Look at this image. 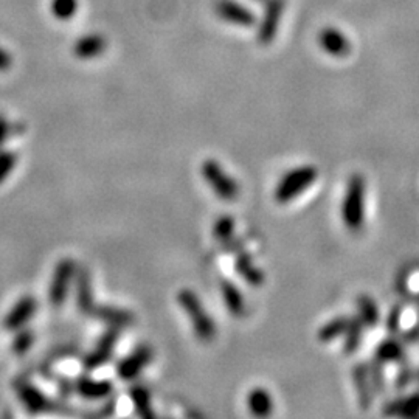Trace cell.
Listing matches in <instances>:
<instances>
[{"label":"cell","instance_id":"obj_1","mask_svg":"<svg viewBox=\"0 0 419 419\" xmlns=\"http://www.w3.org/2000/svg\"><path fill=\"white\" fill-rule=\"evenodd\" d=\"M340 215L346 230L353 233L362 231L367 215V182L359 173L351 174L346 182Z\"/></svg>","mask_w":419,"mask_h":419},{"label":"cell","instance_id":"obj_2","mask_svg":"<svg viewBox=\"0 0 419 419\" xmlns=\"http://www.w3.org/2000/svg\"><path fill=\"white\" fill-rule=\"evenodd\" d=\"M177 303H179L181 309L185 312L186 317L190 318V323L193 328V333L198 340L203 343H210L216 338L218 328L215 320L205 309L202 300L198 293L193 289L183 288L177 292Z\"/></svg>","mask_w":419,"mask_h":419},{"label":"cell","instance_id":"obj_3","mask_svg":"<svg viewBox=\"0 0 419 419\" xmlns=\"http://www.w3.org/2000/svg\"><path fill=\"white\" fill-rule=\"evenodd\" d=\"M318 179V169L314 165H301L289 169L281 176L273 190L276 203L286 205L305 193Z\"/></svg>","mask_w":419,"mask_h":419},{"label":"cell","instance_id":"obj_4","mask_svg":"<svg viewBox=\"0 0 419 419\" xmlns=\"http://www.w3.org/2000/svg\"><path fill=\"white\" fill-rule=\"evenodd\" d=\"M17 399L21 400L24 408L31 415L38 413H70V408L64 404L56 403L47 398L42 391L34 387L31 382L25 379H17L13 383Z\"/></svg>","mask_w":419,"mask_h":419},{"label":"cell","instance_id":"obj_5","mask_svg":"<svg viewBox=\"0 0 419 419\" xmlns=\"http://www.w3.org/2000/svg\"><path fill=\"white\" fill-rule=\"evenodd\" d=\"M201 173L203 181L211 188V191L216 194V198L231 202L236 201L239 196V185L238 182L231 177L222 165L215 158H207L201 166Z\"/></svg>","mask_w":419,"mask_h":419},{"label":"cell","instance_id":"obj_6","mask_svg":"<svg viewBox=\"0 0 419 419\" xmlns=\"http://www.w3.org/2000/svg\"><path fill=\"white\" fill-rule=\"evenodd\" d=\"M78 266L72 258H62L53 269L51 280L49 284V301L53 308H59L69 297L70 286L76 276Z\"/></svg>","mask_w":419,"mask_h":419},{"label":"cell","instance_id":"obj_7","mask_svg":"<svg viewBox=\"0 0 419 419\" xmlns=\"http://www.w3.org/2000/svg\"><path fill=\"white\" fill-rule=\"evenodd\" d=\"M154 359V350L146 343H141L137 348H133V350L126 355V358H123L118 363H117V376L121 380H133L137 379L141 371H143L148 365L153 362Z\"/></svg>","mask_w":419,"mask_h":419},{"label":"cell","instance_id":"obj_8","mask_svg":"<svg viewBox=\"0 0 419 419\" xmlns=\"http://www.w3.org/2000/svg\"><path fill=\"white\" fill-rule=\"evenodd\" d=\"M118 340H120V328L109 326L108 331H106L100 337V340L96 342L94 350L83 359V367L89 371H92L108 363L112 358L115 346H117Z\"/></svg>","mask_w":419,"mask_h":419},{"label":"cell","instance_id":"obj_9","mask_svg":"<svg viewBox=\"0 0 419 419\" xmlns=\"http://www.w3.org/2000/svg\"><path fill=\"white\" fill-rule=\"evenodd\" d=\"M38 311V301L31 296H24L22 298L17 300L13 308L8 311V314L4 318V328L6 331L14 333L17 329L24 328L30 322L31 317L36 314Z\"/></svg>","mask_w":419,"mask_h":419},{"label":"cell","instance_id":"obj_10","mask_svg":"<svg viewBox=\"0 0 419 419\" xmlns=\"http://www.w3.org/2000/svg\"><path fill=\"white\" fill-rule=\"evenodd\" d=\"M353 383H354V390H355V396H358V404L362 412H368L371 404H373V398H374V390L370 380V374H368V365L367 363H355L353 367Z\"/></svg>","mask_w":419,"mask_h":419},{"label":"cell","instance_id":"obj_11","mask_svg":"<svg viewBox=\"0 0 419 419\" xmlns=\"http://www.w3.org/2000/svg\"><path fill=\"white\" fill-rule=\"evenodd\" d=\"M284 10V0H267L266 13L263 17V22L260 25V30H258V41H260L263 46H267L275 39L276 30H278V25L281 21Z\"/></svg>","mask_w":419,"mask_h":419},{"label":"cell","instance_id":"obj_12","mask_svg":"<svg viewBox=\"0 0 419 419\" xmlns=\"http://www.w3.org/2000/svg\"><path fill=\"white\" fill-rule=\"evenodd\" d=\"M75 293H76V306L83 312L84 315L94 314L98 303L94 297V286H92V278L91 273L87 269L81 267V269L76 271L75 276Z\"/></svg>","mask_w":419,"mask_h":419},{"label":"cell","instance_id":"obj_13","mask_svg":"<svg viewBox=\"0 0 419 419\" xmlns=\"http://www.w3.org/2000/svg\"><path fill=\"white\" fill-rule=\"evenodd\" d=\"M235 271L248 286L261 288L264 284L266 276L263 271L255 264L252 255L246 252L243 247L235 252Z\"/></svg>","mask_w":419,"mask_h":419},{"label":"cell","instance_id":"obj_14","mask_svg":"<svg viewBox=\"0 0 419 419\" xmlns=\"http://www.w3.org/2000/svg\"><path fill=\"white\" fill-rule=\"evenodd\" d=\"M216 13L222 21L238 26H253L255 16L251 10H247L244 5H241L235 0H221L216 5Z\"/></svg>","mask_w":419,"mask_h":419},{"label":"cell","instance_id":"obj_15","mask_svg":"<svg viewBox=\"0 0 419 419\" xmlns=\"http://www.w3.org/2000/svg\"><path fill=\"white\" fill-rule=\"evenodd\" d=\"M74 388L79 396L84 399L98 400L111 396L113 391V383L108 379H94L89 376H79L74 382Z\"/></svg>","mask_w":419,"mask_h":419},{"label":"cell","instance_id":"obj_16","mask_svg":"<svg viewBox=\"0 0 419 419\" xmlns=\"http://www.w3.org/2000/svg\"><path fill=\"white\" fill-rule=\"evenodd\" d=\"M92 317L98 318L106 325L120 329L132 326L136 323V315H133L131 311L112 305H96Z\"/></svg>","mask_w":419,"mask_h":419},{"label":"cell","instance_id":"obj_17","mask_svg":"<svg viewBox=\"0 0 419 419\" xmlns=\"http://www.w3.org/2000/svg\"><path fill=\"white\" fill-rule=\"evenodd\" d=\"M318 44L320 47L328 53V55L337 56V58L346 56L351 50V44L345 38V34L340 30L333 29V26L320 31Z\"/></svg>","mask_w":419,"mask_h":419},{"label":"cell","instance_id":"obj_18","mask_svg":"<svg viewBox=\"0 0 419 419\" xmlns=\"http://www.w3.org/2000/svg\"><path fill=\"white\" fill-rule=\"evenodd\" d=\"M108 49V41L100 33H91L79 38L74 46V55L79 59H94Z\"/></svg>","mask_w":419,"mask_h":419},{"label":"cell","instance_id":"obj_19","mask_svg":"<svg viewBox=\"0 0 419 419\" xmlns=\"http://www.w3.org/2000/svg\"><path fill=\"white\" fill-rule=\"evenodd\" d=\"M382 415L393 418H415L419 416V391L405 398H395L382 408Z\"/></svg>","mask_w":419,"mask_h":419},{"label":"cell","instance_id":"obj_20","mask_svg":"<svg viewBox=\"0 0 419 419\" xmlns=\"http://www.w3.org/2000/svg\"><path fill=\"white\" fill-rule=\"evenodd\" d=\"M219 289L222 301H224V305L230 314L233 317H243L246 314V300L241 289L233 281H230L227 278H222L219 281Z\"/></svg>","mask_w":419,"mask_h":419},{"label":"cell","instance_id":"obj_21","mask_svg":"<svg viewBox=\"0 0 419 419\" xmlns=\"http://www.w3.org/2000/svg\"><path fill=\"white\" fill-rule=\"evenodd\" d=\"M246 404L248 412L255 418H267L273 412V399L264 387H255L248 391Z\"/></svg>","mask_w":419,"mask_h":419},{"label":"cell","instance_id":"obj_22","mask_svg":"<svg viewBox=\"0 0 419 419\" xmlns=\"http://www.w3.org/2000/svg\"><path fill=\"white\" fill-rule=\"evenodd\" d=\"M374 359H378L382 363H399L405 359L404 345L395 335L383 338V340L376 346L374 351Z\"/></svg>","mask_w":419,"mask_h":419},{"label":"cell","instance_id":"obj_23","mask_svg":"<svg viewBox=\"0 0 419 419\" xmlns=\"http://www.w3.org/2000/svg\"><path fill=\"white\" fill-rule=\"evenodd\" d=\"M129 398L133 407V412L137 416L143 419H154L156 412L153 408V403H151V393L145 385L140 383H133L129 388Z\"/></svg>","mask_w":419,"mask_h":419},{"label":"cell","instance_id":"obj_24","mask_svg":"<svg viewBox=\"0 0 419 419\" xmlns=\"http://www.w3.org/2000/svg\"><path fill=\"white\" fill-rule=\"evenodd\" d=\"M358 317L362 320L365 328H376L379 323V306L368 293H362L358 297Z\"/></svg>","mask_w":419,"mask_h":419},{"label":"cell","instance_id":"obj_25","mask_svg":"<svg viewBox=\"0 0 419 419\" xmlns=\"http://www.w3.org/2000/svg\"><path fill=\"white\" fill-rule=\"evenodd\" d=\"M348 323H350V317L346 315H338L329 320L325 325L318 328L317 331V340L320 343H331L335 338L343 337Z\"/></svg>","mask_w":419,"mask_h":419},{"label":"cell","instance_id":"obj_26","mask_svg":"<svg viewBox=\"0 0 419 419\" xmlns=\"http://www.w3.org/2000/svg\"><path fill=\"white\" fill-rule=\"evenodd\" d=\"M363 323L358 315L350 317V323H348L346 331L343 334V353L354 354L359 350L363 338Z\"/></svg>","mask_w":419,"mask_h":419},{"label":"cell","instance_id":"obj_27","mask_svg":"<svg viewBox=\"0 0 419 419\" xmlns=\"http://www.w3.org/2000/svg\"><path fill=\"white\" fill-rule=\"evenodd\" d=\"M235 230H236V222L233 216L221 215L215 221V224H213V236H215V239L219 244L224 246L235 238Z\"/></svg>","mask_w":419,"mask_h":419},{"label":"cell","instance_id":"obj_28","mask_svg":"<svg viewBox=\"0 0 419 419\" xmlns=\"http://www.w3.org/2000/svg\"><path fill=\"white\" fill-rule=\"evenodd\" d=\"M34 345V334L31 329L21 328L14 331V337L11 342V351L16 355H22L25 353H29L31 350V346Z\"/></svg>","mask_w":419,"mask_h":419},{"label":"cell","instance_id":"obj_29","mask_svg":"<svg viewBox=\"0 0 419 419\" xmlns=\"http://www.w3.org/2000/svg\"><path fill=\"white\" fill-rule=\"evenodd\" d=\"M368 365V374L373 390L376 395H382L385 391V373H383V363L378 359H371Z\"/></svg>","mask_w":419,"mask_h":419},{"label":"cell","instance_id":"obj_30","mask_svg":"<svg viewBox=\"0 0 419 419\" xmlns=\"http://www.w3.org/2000/svg\"><path fill=\"white\" fill-rule=\"evenodd\" d=\"M78 11V0H51V13L61 21H67Z\"/></svg>","mask_w":419,"mask_h":419},{"label":"cell","instance_id":"obj_31","mask_svg":"<svg viewBox=\"0 0 419 419\" xmlns=\"http://www.w3.org/2000/svg\"><path fill=\"white\" fill-rule=\"evenodd\" d=\"M17 165V154L10 149H0V185H2Z\"/></svg>","mask_w":419,"mask_h":419},{"label":"cell","instance_id":"obj_32","mask_svg":"<svg viewBox=\"0 0 419 419\" xmlns=\"http://www.w3.org/2000/svg\"><path fill=\"white\" fill-rule=\"evenodd\" d=\"M398 365H399V370H398L396 378H395V387L398 390H404L407 385L412 383V380L415 378V371L412 368V365L407 362V359L399 362Z\"/></svg>","mask_w":419,"mask_h":419},{"label":"cell","instance_id":"obj_33","mask_svg":"<svg viewBox=\"0 0 419 419\" xmlns=\"http://www.w3.org/2000/svg\"><path fill=\"white\" fill-rule=\"evenodd\" d=\"M400 315H403V309L400 306H395L390 311L388 318H387V329L391 335H395L399 333L400 328Z\"/></svg>","mask_w":419,"mask_h":419},{"label":"cell","instance_id":"obj_34","mask_svg":"<svg viewBox=\"0 0 419 419\" xmlns=\"http://www.w3.org/2000/svg\"><path fill=\"white\" fill-rule=\"evenodd\" d=\"M14 132H16V124H11L4 113H0V148H2V145L13 136Z\"/></svg>","mask_w":419,"mask_h":419},{"label":"cell","instance_id":"obj_35","mask_svg":"<svg viewBox=\"0 0 419 419\" xmlns=\"http://www.w3.org/2000/svg\"><path fill=\"white\" fill-rule=\"evenodd\" d=\"M13 66V58L5 49L0 47V72H5Z\"/></svg>","mask_w":419,"mask_h":419},{"label":"cell","instance_id":"obj_36","mask_svg":"<svg viewBox=\"0 0 419 419\" xmlns=\"http://www.w3.org/2000/svg\"><path fill=\"white\" fill-rule=\"evenodd\" d=\"M419 338V325H415L412 328H408L407 331L403 334V340L408 342V343H413Z\"/></svg>","mask_w":419,"mask_h":419},{"label":"cell","instance_id":"obj_37","mask_svg":"<svg viewBox=\"0 0 419 419\" xmlns=\"http://www.w3.org/2000/svg\"><path fill=\"white\" fill-rule=\"evenodd\" d=\"M418 379H419V373H418Z\"/></svg>","mask_w":419,"mask_h":419},{"label":"cell","instance_id":"obj_38","mask_svg":"<svg viewBox=\"0 0 419 419\" xmlns=\"http://www.w3.org/2000/svg\"><path fill=\"white\" fill-rule=\"evenodd\" d=\"M258 2H261V0H258Z\"/></svg>","mask_w":419,"mask_h":419}]
</instances>
